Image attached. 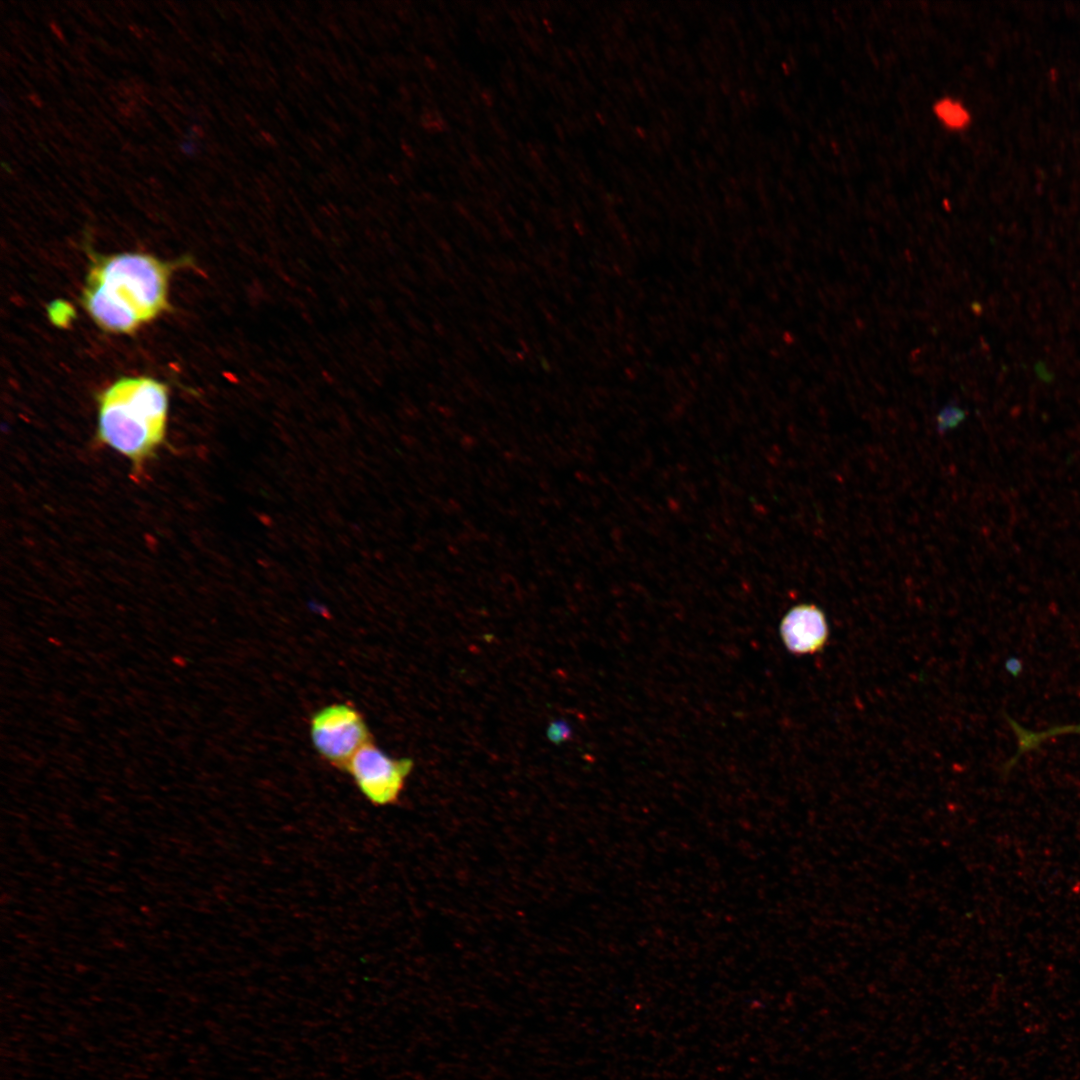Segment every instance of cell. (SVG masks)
Instances as JSON below:
<instances>
[{
  "mask_svg": "<svg viewBox=\"0 0 1080 1080\" xmlns=\"http://www.w3.org/2000/svg\"><path fill=\"white\" fill-rule=\"evenodd\" d=\"M171 267L154 256L121 253L90 266L82 300L98 326L131 333L168 307Z\"/></svg>",
  "mask_w": 1080,
  "mask_h": 1080,
  "instance_id": "obj_1",
  "label": "cell"
},
{
  "mask_svg": "<svg viewBox=\"0 0 1080 1080\" xmlns=\"http://www.w3.org/2000/svg\"><path fill=\"white\" fill-rule=\"evenodd\" d=\"M97 407V440L141 470L165 441L167 386L147 376L123 377L99 394Z\"/></svg>",
  "mask_w": 1080,
  "mask_h": 1080,
  "instance_id": "obj_2",
  "label": "cell"
},
{
  "mask_svg": "<svg viewBox=\"0 0 1080 1080\" xmlns=\"http://www.w3.org/2000/svg\"><path fill=\"white\" fill-rule=\"evenodd\" d=\"M310 736L318 754L342 770L361 747L372 741L362 714L345 703L316 711L310 720Z\"/></svg>",
  "mask_w": 1080,
  "mask_h": 1080,
  "instance_id": "obj_3",
  "label": "cell"
},
{
  "mask_svg": "<svg viewBox=\"0 0 1080 1080\" xmlns=\"http://www.w3.org/2000/svg\"><path fill=\"white\" fill-rule=\"evenodd\" d=\"M412 769L411 759L390 757L370 741L354 754L344 770L370 803L387 806L399 800Z\"/></svg>",
  "mask_w": 1080,
  "mask_h": 1080,
  "instance_id": "obj_4",
  "label": "cell"
},
{
  "mask_svg": "<svg viewBox=\"0 0 1080 1080\" xmlns=\"http://www.w3.org/2000/svg\"><path fill=\"white\" fill-rule=\"evenodd\" d=\"M779 632L784 646L794 655L820 652L829 635L823 611L813 604L792 607L782 618Z\"/></svg>",
  "mask_w": 1080,
  "mask_h": 1080,
  "instance_id": "obj_5",
  "label": "cell"
},
{
  "mask_svg": "<svg viewBox=\"0 0 1080 1080\" xmlns=\"http://www.w3.org/2000/svg\"><path fill=\"white\" fill-rule=\"evenodd\" d=\"M417 127L425 136L439 138L450 132L451 122L439 106L421 104L417 116Z\"/></svg>",
  "mask_w": 1080,
  "mask_h": 1080,
  "instance_id": "obj_6",
  "label": "cell"
},
{
  "mask_svg": "<svg viewBox=\"0 0 1080 1080\" xmlns=\"http://www.w3.org/2000/svg\"><path fill=\"white\" fill-rule=\"evenodd\" d=\"M934 114L937 119L950 130H961L970 121L968 110L957 100L943 98L934 105Z\"/></svg>",
  "mask_w": 1080,
  "mask_h": 1080,
  "instance_id": "obj_7",
  "label": "cell"
},
{
  "mask_svg": "<svg viewBox=\"0 0 1080 1080\" xmlns=\"http://www.w3.org/2000/svg\"><path fill=\"white\" fill-rule=\"evenodd\" d=\"M571 734V729L564 721H555L551 723L547 730L548 738L554 742L559 743L568 739Z\"/></svg>",
  "mask_w": 1080,
  "mask_h": 1080,
  "instance_id": "obj_8",
  "label": "cell"
},
{
  "mask_svg": "<svg viewBox=\"0 0 1080 1080\" xmlns=\"http://www.w3.org/2000/svg\"><path fill=\"white\" fill-rule=\"evenodd\" d=\"M963 416L964 413L961 409L954 406H949L943 409V411L940 413L939 420L941 425L947 426L957 423L963 418Z\"/></svg>",
  "mask_w": 1080,
  "mask_h": 1080,
  "instance_id": "obj_9",
  "label": "cell"
},
{
  "mask_svg": "<svg viewBox=\"0 0 1080 1080\" xmlns=\"http://www.w3.org/2000/svg\"><path fill=\"white\" fill-rule=\"evenodd\" d=\"M1079 729H1080V727H1079Z\"/></svg>",
  "mask_w": 1080,
  "mask_h": 1080,
  "instance_id": "obj_10",
  "label": "cell"
}]
</instances>
